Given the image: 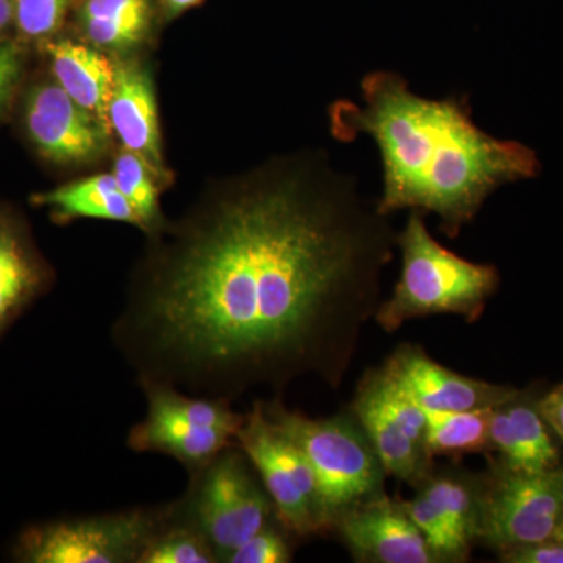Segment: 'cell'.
I'll list each match as a JSON object with an SVG mask.
<instances>
[{
  "label": "cell",
  "mask_w": 563,
  "mask_h": 563,
  "mask_svg": "<svg viewBox=\"0 0 563 563\" xmlns=\"http://www.w3.org/2000/svg\"><path fill=\"white\" fill-rule=\"evenodd\" d=\"M554 539L563 547V520L561 521V525H559V528L555 529Z\"/></svg>",
  "instance_id": "32"
},
{
  "label": "cell",
  "mask_w": 563,
  "mask_h": 563,
  "mask_svg": "<svg viewBox=\"0 0 563 563\" xmlns=\"http://www.w3.org/2000/svg\"><path fill=\"white\" fill-rule=\"evenodd\" d=\"M404 509L412 518L415 526L420 529L429 547L440 559V563H457L468 561L470 554L465 548L455 539L450 525L444 520L440 510L431 499L426 498L422 493L417 492V496L407 501H401Z\"/></svg>",
  "instance_id": "24"
},
{
  "label": "cell",
  "mask_w": 563,
  "mask_h": 563,
  "mask_svg": "<svg viewBox=\"0 0 563 563\" xmlns=\"http://www.w3.org/2000/svg\"><path fill=\"white\" fill-rule=\"evenodd\" d=\"M179 501L184 514L213 544L220 562L277 520L261 477L236 444L190 474V487Z\"/></svg>",
  "instance_id": "7"
},
{
  "label": "cell",
  "mask_w": 563,
  "mask_h": 563,
  "mask_svg": "<svg viewBox=\"0 0 563 563\" xmlns=\"http://www.w3.org/2000/svg\"><path fill=\"white\" fill-rule=\"evenodd\" d=\"M262 407L312 466L325 531H332L343 515L387 495V473L351 410L310 418L301 410L288 409L280 398L262 401Z\"/></svg>",
  "instance_id": "4"
},
{
  "label": "cell",
  "mask_w": 563,
  "mask_h": 563,
  "mask_svg": "<svg viewBox=\"0 0 563 563\" xmlns=\"http://www.w3.org/2000/svg\"><path fill=\"white\" fill-rule=\"evenodd\" d=\"M328 165H273L154 243L111 324L136 384L233 402L301 377L342 387L396 232Z\"/></svg>",
  "instance_id": "1"
},
{
  "label": "cell",
  "mask_w": 563,
  "mask_h": 563,
  "mask_svg": "<svg viewBox=\"0 0 563 563\" xmlns=\"http://www.w3.org/2000/svg\"><path fill=\"white\" fill-rule=\"evenodd\" d=\"M563 520V462L550 472L521 473L490 459L479 476L477 542L493 551L553 539Z\"/></svg>",
  "instance_id": "8"
},
{
  "label": "cell",
  "mask_w": 563,
  "mask_h": 563,
  "mask_svg": "<svg viewBox=\"0 0 563 563\" xmlns=\"http://www.w3.org/2000/svg\"><path fill=\"white\" fill-rule=\"evenodd\" d=\"M539 409L544 421L553 429L563 443V383L555 385L553 390L539 396Z\"/></svg>",
  "instance_id": "29"
},
{
  "label": "cell",
  "mask_w": 563,
  "mask_h": 563,
  "mask_svg": "<svg viewBox=\"0 0 563 563\" xmlns=\"http://www.w3.org/2000/svg\"><path fill=\"white\" fill-rule=\"evenodd\" d=\"M25 128L40 154L55 163L90 162L111 135L58 84L33 88L25 102Z\"/></svg>",
  "instance_id": "12"
},
{
  "label": "cell",
  "mask_w": 563,
  "mask_h": 563,
  "mask_svg": "<svg viewBox=\"0 0 563 563\" xmlns=\"http://www.w3.org/2000/svg\"><path fill=\"white\" fill-rule=\"evenodd\" d=\"M111 132L124 150L140 155L163 176L161 128L157 101L147 70L136 63L117 65L109 107Z\"/></svg>",
  "instance_id": "16"
},
{
  "label": "cell",
  "mask_w": 563,
  "mask_h": 563,
  "mask_svg": "<svg viewBox=\"0 0 563 563\" xmlns=\"http://www.w3.org/2000/svg\"><path fill=\"white\" fill-rule=\"evenodd\" d=\"M176 512V501L29 526L11 550L21 563H139L144 547Z\"/></svg>",
  "instance_id": "5"
},
{
  "label": "cell",
  "mask_w": 563,
  "mask_h": 563,
  "mask_svg": "<svg viewBox=\"0 0 563 563\" xmlns=\"http://www.w3.org/2000/svg\"><path fill=\"white\" fill-rule=\"evenodd\" d=\"M52 279L25 225L0 207V336L49 290Z\"/></svg>",
  "instance_id": "15"
},
{
  "label": "cell",
  "mask_w": 563,
  "mask_h": 563,
  "mask_svg": "<svg viewBox=\"0 0 563 563\" xmlns=\"http://www.w3.org/2000/svg\"><path fill=\"white\" fill-rule=\"evenodd\" d=\"M139 385L147 413L129 432L128 446L135 453L168 455L195 474L235 444L244 413L235 412L232 402L190 395L173 385Z\"/></svg>",
  "instance_id": "6"
},
{
  "label": "cell",
  "mask_w": 563,
  "mask_h": 563,
  "mask_svg": "<svg viewBox=\"0 0 563 563\" xmlns=\"http://www.w3.org/2000/svg\"><path fill=\"white\" fill-rule=\"evenodd\" d=\"M46 49L57 84L111 133L109 107L117 65L101 52L69 40L49 43Z\"/></svg>",
  "instance_id": "17"
},
{
  "label": "cell",
  "mask_w": 563,
  "mask_h": 563,
  "mask_svg": "<svg viewBox=\"0 0 563 563\" xmlns=\"http://www.w3.org/2000/svg\"><path fill=\"white\" fill-rule=\"evenodd\" d=\"M332 531L339 532L357 562L440 563L401 499L388 495L343 515Z\"/></svg>",
  "instance_id": "13"
},
{
  "label": "cell",
  "mask_w": 563,
  "mask_h": 563,
  "mask_svg": "<svg viewBox=\"0 0 563 563\" xmlns=\"http://www.w3.org/2000/svg\"><path fill=\"white\" fill-rule=\"evenodd\" d=\"M363 106L336 101L329 109L333 139H373L383 161L384 217L417 210L440 218V231L457 239L485 201L504 185L536 179L537 152L499 140L473 121L468 95L428 99L393 70H374L361 81Z\"/></svg>",
  "instance_id": "2"
},
{
  "label": "cell",
  "mask_w": 563,
  "mask_h": 563,
  "mask_svg": "<svg viewBox=\"0 0 563 563\" xmlns=\"http://www.w3.org/2000/svg\"><path fill=\"white\" fill-rule=\"evenodd\" d=\"M424 412L428 418V448L433 459L492 453L493 409Z\"/></svg>",
  "instance_id": "21"
},
{
  "label": "cell",
  "mask_w": 563,
  "mask_h": 563,
  "mask_svg": "<svg viewBox=\"0 0 563 563\" xmlns=\"http://www.w3.org/2000/svg\"><path fill=\"white\" fill-rule=\"evenodd\" d=\"M21 76V55L11 44H0V111L5 109Z\"/></svg>",
  "instance_id": "28"
},
{
  "label": "cell",
  "mask_w": 563,
  "mask_h": 563,
  "mask_svg": "<svg viewBox=\"0 0 563 563\" xmlns=\"http://www.w3.org/2000/svg\"><path fill=\"white\" fill-rule=\"evenodd\" d=\"M217 551L176 501V512L144 547L139 563H218Z\"/></svg>",
  "instance_id": "22"
},
{
  "label": "cell",
  "mask_w": 563,
  "mask_h": 563,
  "mask_svg": "<svg viewBox=\"0 0 563 563\" xmlns=\"http://www.w3.org/2000/svg\"><path fill=\"white\" fill-rule=\"evenodd\" d=\"M114 180L140 220V229L154 236L163 229L161 213V174L151 168L140 155L124 150L114 162Z\"/></svg>",
  "instance_id": "23"
},
{
  "label": "cell",
  "mask_w": 563,
  "mask_h": 563,
  "mask_svg": "<svg viewBox=\"0 0 563 563\" xmlns=\"http://www.w3.org/2000/svg\"><path fill=\"white\" fill-rule=\"evenodd\" d=\"M199 2H202V0H165L166 9H168L172 14H179L181 11L198 5Z\"/></svg>",
  "instance_id": "31"
},
{
  "label": "cell",
  "mask_w": 563,
  "mask_h": 563,
  "mask_svg": "<svg viewBox=\"0 0 563 563\" xmlns=\"http://www.w3.org/2000/svg\"><path fill=\"white\" fill-rule=\"evenodd\" d=\"M79 21L92 46L128 51L150 33L151 0H84Z\"/></svg>",
  "instance_id": "19"
},
{
  "label": "cell",
  "mask_w": 563,
  "mask_h": 563,
  "mask_svg": "<svg viewBox=\"0 0 563 563\" xmlns=\"http://www.w3.org/2000/svg\"><path fill=\"white\" fill-rule=\"evenodd\" d=\"M291 533L274 520L228 555L224 563H288L292 561Z\"/></svg>",
  "instance_id": "25"
},
{
  "label": "cell",
  "mask_w": 563,
  "mask_h": 563,
  "mask_svg": "<svg viewBox=\"0 0 563 563\" xmlns=\"http://www.w3.org/2000/svg\"><path fill=\"white\" fill-rule=\"evenodd\" d=\"M499 562L504 563H563V547L558 540L517 544L499 551Z\"/></svg>",
  "instance_id": "27"
},
{
  "label": "cell",
  "mask_w": 563,
  "mask_h": 563,
  "mask_svg": "<svg viewBox=\"0 0 563 563\" xmlns=\"http://www.w3.org/2000/svg\"><path fill=\"white\" fill-rule=\"evenodd\" d=\"M415 490L435 504L455 539L472 553L479 528V476L461 470L433 468Z\"/></svg>",
  "instance_id": "20"
},
{
  "label": "cell",
  "mask_w": 563,
  "mask_h": 563,
  "mask_svg": "<svg viewBox=\"0 0 563 563\" xmlns=\"http://www.w3.org/2000/svg\"><path fill=\"white\" fill-rule=\"evenodd\" d=\"M235 444L250 459L276 510L277 521L292 537L325 531L317 477L301 448L277 428L255 401L244 413Z\"/></svg>",
  "instance_id": "9"
},
{
  "label": "cell",
  "mask_w": 563,
  "mask_h": 563,
  "mask_svg": "<svg viewBox=\"0 0 563 563\" xmlns=\"http://www.w3.org/2000/svg\"><path fill=\"white\" fill-rule=\"evenodd\" d=\"M396 246L401 250V276L373 318L384 332L395 333L407 321L433 314L476 322L501 285L495 265L466 261L437 242L420 211L410 210L396 233Z\"/></svg>",
  "instance_id": "3"
},
{
  "label": "cell",
  "mask_w": 563,
  "mask_h": 563,
  "mask_svg": "<svg viewBox=\"0 0 563 563\" xmlns=\"http://www.w3.org/2000/svg\"><path fill=\"white\" fill-rule=\"evenodd\" d=\"M388 376L424 410L495 409L520 393L510 385L473 379L440 365L417 344L402 343L384 362Z\"/></svg>",
  "instance_id": "11"
},
{
  "label": "cell",
  "mask_w": 563,
  "mask_h": 563,
  "mask_svg": "<svg viewBox=\"0 0 563 563\" xmlns=\"http://www.w3.org/2000/svg\"><path fill=\"white\" fill-rule=\"evenodd\" d=\"M35 206L49 207L55 221L106 220L125 222L140 229L131 203L122 196L113 174H98L33 196Z\"/></svg>",
  "instance_id": "18"
},
{
  "label": "cell",
  "mask_w": 563,
  "mask_h": 563,
  "mask_svg": "<svg viewBox=\"0 0 563 563\" xmlns=\"http://www.w3.org/2000/svg\"><path fill=\"white\" fill-rule=\"evenodd\" d=\"M350 410L361 422L387 476L417 488L433 472L424 409L388 376L384 366L362 377Z\"/></svg>",
  "instance_id": "10"
},
{
  "label": "cell",
  "mask_w": 563,
  "mask_h": 563,
  "mask_svg": "<svg viewBox=\"0 0 563 563\" xmlns=\"http://www.w3.org/2000/svg\"><path fill=\"white\" fill-rule=\"evenodd\" d=\"M490 442L496 461L512 472H550L563 462L562 442L540 413L536 393L520 390L493 409Z\"/></svg>",
  "instance_id": "14"
},
{
  "label": "cell",
  "mask_w": 563,
  "mask_h": 563,
  "mask_svg": "<svg viewBox=\"0 0 563 563\" xmlns=\"http://www.w3.org/2000/svg\"><path fill=\"white\" fill-rule=\"evenodd\" d=\"M14 20V0H0V32Z\"/></svg>",
  "instance_id": "30"
},
{
  "label": "cell",
  "mask_w": 563,
  "mask_h": 563,
  "mask_svg": "<svg viewBox=\"0 0 563 563\" xmlns=\"http://www.w3.org/2000/svg\"><path fill=\"white\" fill-rule=\"evenodd\" d=\"M70 0H14V21L27 38H47L60 29Z\"/></svg>",
  "instance_id": "26"
}]
</instances>
